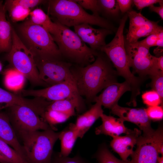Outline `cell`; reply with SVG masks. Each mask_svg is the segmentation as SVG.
I'll return each instance as SVG.
<instances>
[{"label":"cell","instance_id":"cell-1","mask_svg":"<svg viewBox=\"0 0 163 163\" xmlns=\"http://www.w3.org/2000/svg\"><path fill=\"white\" fill-rule=\"evenodd\" d=\"M99 52L94 62L85 66L71 69L79 95L93 101L103 89L117 82L118 76L110 61L104 53Z\"/></svg>","mask_w":163,"mask_h":163},{"label":"cell","instance_id":"cell-2","mask_svg":"<svg viewBox=\"0 0 163 163\" xmlns=\"http://www.w3.org/2000/svg\"><path fill=\"white\" fill-rule=\"evenodd\" d=\"M48 2L49 14L56 21L63 25L69 27L88 24L115 30L108 20L100 16L89 14L74 0H51Z\"/></svg>","mask_w":163,"mask_h":163},{"label":"cell","instance_id":"cell-3","mask_svg":"<svg viewBox=\"0 0 163 163\" xmlns=\"http://www.w3.org/2000/svg\"><path fill=\"white\" fill-rule=\"evenodd\" d=\"M126 14L120 21L115 35L111 41L101 48L104 53L113 64L118 75L123 77L129 85L132 94L139 93L142 79L135 76L131 72L126 53L123 30L128 18Z\"/></svg>","mask_w":163,"mask_h":163},{"label":"cell","instance_id":"cell-4","mask_svg":"<svg viewBox=\"0 0 163 163\" xmlns=\"http://www.w3.org/2000/svg\"><path fill=\"white\" fill-rule=\"evenodd\" d=\"M55 22L58 25L59 30L53 37L62 58L81 66H85L94 62L99 51L88 47L68 27Z\"/></svg>","mask_w":163,"mask_h":163},{"label":"cell","instance_id":"cell-5","mask_svg":"<svg viewBox=\"0 0 163 163\" xmlns=\"http://www.w3.org/2000/svg\"><path fill=\"white\" fill-rule=\"evenodd\" d=\"M60 132L52 129L21 135L27 160L30 163H50L54 146Z\"/></svg>","mask_w":163,"mask_h":163},{"label":"cell","instance_id":"cell-6","mask_svg":"<svg viewBox=\"0 0 163 163\" xmlns=\"http://www.w3.org/2000/svg\"><path fill=\"white\" fill-rule=\"evenodd\" d=\"M6 59L13 68L22 74L32 85L49 86L40 78L33 53L13 28L11 47Z\"/></svg>","mask_w":163,"mask_h":163},{"label":"cell","instance_id":"cell-7","mask_svg":"<svg viewBox=\"0 0 163 163\" xmlns=\"http://www.w3.org/2000/svg\"><path fill=\"white\" fill-rule=\"evenodd\" d=\"M21 32L34 55H44L62 58L51 34L43 27L27 21Z\"/></svg>","mask_w":163,"mask_h":163},{"label":"cell","instance_id":"cell-8","mask_svg":"<svg viewBox=\"0 0 163 163\" xmlns=\"http://www.w3.org/2000/svg\"><path fill=\"white\" fill-rule=\"evenodd\" d=\"M40 79L49 86L66 81L75 82L72 64L62 58L34 55Z\"/></svg>","mask_w":163,"mask_h":163},{"label":"cell","instance_id":"cell-9","mask_svg":"<svg viewBox=\"0 0 163 163\" xmlns=\"http://www.w3.org/2000/svg\"><path fill=\"white\" fill-rule=\"evenodd\" d=\"M8 108L7 114L15 131L21 136L22 135L40 130L54 128L48 124L40 116L31 108L24 106L13 105Z\"/></svg>","mask_w":163,"mask_h":163},{"label":"cell","instance_id":"cell-10","mask_svg":"<svg viewBox=\"0 0 163 163\" xmlns=\"http://www.w3.org/2000/svg\"><path fill=\"white\" fill-rule=\"evenodd\" d=\"M20 91L23 96L41 97L49 101L69 99L75 104L78 112L83 108L81 96L78 91L75 82L66 81L42 89H22Z\"/></svg>","mask_w":163,"mask_h":163},{"label":"cell","instance_id":"cell-11","mask_svg":"<svg viewBox=\"0 0 163 163\" xmlns=\"http://www.w3.org/2000/svg\"><path fill=\"white\" fill-rule=\"evenodd\" d=\"M136 148L130 155L132 163H158L159 150L163 146V131L159 127L152 133L138 137Z\"/></svg>","mask_w":163,"mask_h":163},{"label":"cell","instance_id":"cell-12","mask_svg":"<svg viewBox=\"0 0 163 163\" xmlns=\"http://www.w3.org/2000/svg\"><path fill=\"white\" fill-rule=\"evenodd\" d=\"M125 45L130 67L142 79L149 76L155 57L150 53V48L142 45L138 41L130 43L125 39Z\"/></svg>","mask_w":163,"mask_h":163},{"label":"cell","instance_id":"cell-13","mask_svg":"<svg viewBox=\"0 0 163 163\" xmlns=\"http://www.w3.org/2000/svg\"><path fill=\"white\" fill-rule=\"evenodd\" d=\"M111 113L119 117L123 121H127L136 125L143 131V134L153 132L151 120L148 117L145 108H132L120 106L118 104L111 109Z\"/></svg>","mask_w":163,"mask_h":163},{"label":"cell","instance_id":"cell-14","mask_svg":"<svg viewBox=\"0 0 163 163\" xmlns=\"http://www.w3.org/2000/svg\"><path fill=\"white\" fill-rule=\"evenodd\" d=\"M74 32L85 43L93 50L100 51L106 44L105 39L113 31L105 28L95 29L91 25L83 24L74 27Z\"/></svg>","mask_w":163,"mask_h":163},{"label":"cell","instance_id":"cell-15","mask_svg":"<svg viewBox=\"0 0 163 163\" xmlns=\"http://www.w3.org/2000/svg\"><path fill=\"white\" fill-rule=\"evenodd\" d=\"M131 91L129 84L126 81L119 83H112L105 88L98 96L93 100L94 102H98L105 108L111 109L118 104V102L122 96L126 92Z\"/></svg>","mask_w":163,"mask_h":163},{"label":"cell","instance_id":"cell-16","mask_svg":"<svg viewBox=\"0 0 163 163\" xmlns=\"http://www.w3.org/2000/svg\"><path fill=\"white\" fill-rule=\"evenodd\" d=\"M141 134L140 130L135 128L126 136L113 138L110 145L113 150L119 155L122 160L127 161L128 157L133 153V147Z\"/></svg>","mask_w":163,"mask_h":163},{"label":"cell","instance_id":"cell-17","mask_svg":"<svg viewBox=\"0 0 163 163\" xmlns=\"http://www.w3.org/2000/svg\"><path fill=\"white\" fill-rule=\"evenodd\" d=\"M0 139L8 145L28 161L23 147L18 140L8 115L1 112Z\"/></svg>","mask_w":163,"mask_h":163},{"label":"cell","instance_id":"cell-18","mask_svg":"<svg viewBox=\"0 0 163 163\" xmlns=\"http://www.w3.org/2000/svg\"><path fill=\"white\" fill-rule=\"evenodd\" d=\"M102 123L96 128V135L103 134L113 138L120 136L122 133H129L132 130L126 127L124 121L120 118H117L103 113L101 116Z\"/></svg>","mask_w":163,"mask_h":163},{"label":"cell","instance_id":"cell-19","mask_svg":"<svg viewBox=\"0 0 163 163\" xmlns=\"http://www.w3.org/2000/svg\"><path fill=\"white\" fill-rule=\"evenodd\" d=\"M103 113L101 104L98 102L92 106L88 111L77 118L75 127L78 138H82L95 121Z\"/></svg>","mask_w":163,"mask_h":163},{"label":"cell","instance_id":"cell-20","mask_svg":"<svg viewBox=\"0 0 163 163\" xmlns=\"http://www.w3.org/2000/svg\"><path fill=\"white\" fill-rule=\"evenodd\" d=\"M6 10L0 1V52H9L12 45V28L6 18Z\"/></svg>","mask_w":163,"mask_h":163},{"label":"cell","instance_id":"cell-21","mask_svg":"<svg viewBox=\"0 0 163 163\" xmlns=\"http://www.w3.org/2000/svg\"><path fill=\"white\" fill-rule=\"evenodd\" d=\"M78 138V133L74 123H70L67 128L60 132L59 139L61 142L60 155L63 156H68Z\"/></svg>","mask_w":163,"mask_h":163},{"label":"cell","instance_id":"cell-22","mask_svg":"<svg viewBox=\"0 0 163 163\" xmlns=\"http://www.w3.org/2000/svg\"><path fill=\"white\" fill-rule=\"evenodd\" d=\"M30 19L27 21L29 23L40 26L46 30L52 36L56 35L59 30L56 22H53L49 16L40 8L31 11Z\"/></svg>","mask_w":163,"mask_h":163},{"label":"cell","instance_id":"cell-23","mask_svg":"<svg viewBox=\"0 0 163 163\" xmlns=\"http://www.w3.org/2000/svg\"><path fill=\"white\" fill-rule=\"evenodd\" d=\"M163 30L162 27L157 22L148 20L144 25L130 32H128L125 40L130 43L138 41L141 37L157 34Z\"/></svg>","mask_w":163,"mask_h":163},{"label":"cell","instance_id":"cell-24","mask_svg":"<svg viewBox=\"0 0 163 163\" xmlns=\"http://www.w3.org/2000/svg\"><path fill=\"white\" fill-rule=\"evenodd\" d=\"M25 78L22 74L16 69H9L5 73V85L10 90L20 91L24 84Z\"/></svg>","mask_w":163,"mask_h":163},{"label":"cell","instance_id":"cell-25","mask_svg":"<svg viewBox=\"0 0 163 163\" xmlns=\"http://www.w3.org/2000/svg\"><path fill=\"white\" fill-rule=\"evenodd\" d=\"M76 109V106L74 102L69 99H64L53 101L47 107L46 110H56L68 114L71 117L75 115V110Z\"/></svg>","mask_w":163,"mask_h":163},{"label":"cell","instance_id":"cell-26","mask_svg":"<svg viewBox=\"0 0 163 163\" xmlns=\"http://www.w3.org/2000/svg\"><path fill=\"white\" fill-rule=\"evenodd\" d=\"M0 151L10 163H30L14 149L1 139Z\"/></svg>","mask_w":163,"mask_h":163},{"label":"cell","instance_id":"cell-27","mask_svg":"<svg viewBox=\"0 0 163 163\" xmlns=\"http://www.w3.org/2000/svg\"><path fill=\"white\" fill-rule=\"evenodd\" d=\"M94 157L98 163H132L131 160L125 161L118 159L105 146L100 149Z\"/></svg>","mask_w":163,"mask_h":163},{"label":"cell","instance_id":"cell-28","mask_svg":"<svg viewBox=\"0 0 163 163\" xmlns=\"http://www.w3.org/2000/svg\"><path fill=\"white\" fill-rule=\"evenodd\" d=\"M71 116L69 115L58 111L49 110L46 111L43 118L50 126L56 129L54 125L62 123Z\"/></svg>","mask_w":163,"mask_h":163},{"label":"cell","instance_id":"cell-29","mask_svg":"<svg viewBox=\"0 0 163 163\" xmlns=\"http://www.w3.org/2000/svg\"><path fill=\"white\" fill-rule=\"evenodd\" d=\"M5 6L6 10L7 9L9 11L11 19L14 22L24 20L30 15L31 12L30 9L19 5Z\"/></svg>","mask_w":163,"mask_h":163},{"label":"cell","instance_id":"cell-30","mask_svg":"<svg viewBox=\"0 0 163 163\" xmlns=\"http://www.w3.org/2000/svg\"><path fill=\"white\" fill-rule=\"evenodd\" d=\"M101 9V12L108 16H113L117 15L120 12V9L117 0H98Z\"/></svg>","mask_w":163,"mask_h":163},{"label":"cell","instance_id":"cell-31","mask_svg":"<svg viewBox=\"0 0 163 163\" xmlns=\"http://www.w3.org/2000/svg\"><path fill=\"white\" fill-rule=\"evenodd\" d=\"M127 14L129 19L128 32L144 25L149 20L140 13H137L133 10L129 11Z\"/></svg>","mask_w":163,"mask_h":163},{"label":"cell","instance_id":"cell-32","mask_svg":"<svg viewBox=\"0 0 163 163\" xmlns=\"http://www.w3.org/2000/svg\"><path fill=\"white\" fill-rule=\"evenodd\" d=\"M50 163H89L79 155L73 157H65L61 155L59 152H53Z\"/></svg>","mask_w":163,"mask_h":163},{"label":"cell","instance_id":"cell-33","mask_svg":"<svg viewBox=\"0 0 163 163\" xmlns=\"http://www.w3.org/2000/svg\"><path fill=\"white\" fill-rule=\"evenodd\" d=\"M142 98L144 103L148 107L159 106L163 102L159 94L153 90L145 92Z\"/></svg>","mask_w":163,"mask_h":163},{"label":"cell","instance_id":"cell-34","mask_svg":"<svg viewBox=\"0 0 163 163\" xmlns=\"http://www.w3.org/2000/svg\"><path fill=\"white\" fill-rule=\"evenodd\" d=\"M149 77L152 81L150 86L152 90L159 95L162 101L163 100V71H160Z\"/></svg>","mask_w":163,"mask_h":163},{"label":"cell","instance_id":"cell-35","mask_svg":"<svg viewBox=\"0 0 163 163\" xmlns=\"http://www.w3.org/2000/svg\"><path fill=\"white\" fill-rule=\"evenodd\" d=\"M46 2V1L40 0H6L4 5L7 6L19 5L30 9Z\"/></svg>","mask_w":163,"mask_h":163},{"label":"cell","instance_id":"cell-36","mask_svg":"<svg viewBox=\"0 0 163 163\" xmlns=\"http://www.w3.org/2000/svg\"><path fill=\"white\" fill-rule=\"evenodd\" d=\"M83 8L91 10L93 14L99 16L101 9L98 0H74Z\"/></svg>","mask_w":163,"mask_h":163},{"label":"cell","instance_id":"cell-37","mask_svg":"<svg viewBox=\"0 0 163 163\" xmlns=\"http://www.w3.org/2000/svg\"><path fill=\"white\" fill-rule=\"evenodd\" d=\"M145 109L147 114L151 120L159 121L163 119V109L161 106H150Z\"/></svg>","mask_w":163,"mask_h":163},{"label":"cell","instance_id":"cell-38","mask_svg":"<svg viewBox=\"0 0 163 163\" xmlns=\"http://www.w3.org/2000/svg\"><path fill=\"white\" fill-rule=\"evenodd\" d=\"M133 3L138 10L150 7L154 4L163 2L161 0H133Z\"/></svg>","mask_w":163,"mask_h":163},{"label":"cell","instance_id":"cell-39","mask_svg":"<svg viewBox=\"0 0 163 163\" xmlns=\"http://www.w3.org/2000/svg\"><path fill=\"white\" fill-rule=\"evenodd\" d=\"M159 33L151 34L147 36L143 40L138 41V42L142 45L149 48L151 47L155 46L158 39Z\"/></svg>","mask_w":163,"mask_h":163},{"label":"cell","instance_id":"cell-40","mask_svg":"<svg viewBox=\"0 0 163 163\" xmlns=\"http://www.w3.org/2000/svg\"><path fill=\"white\" fill-rule=\"evenodd\" d=\"M120 10L122 13L128 12L133 3L131 0H117Z\"/></svg>","mask_w":163,"mask_h":163},{"label":"cell","instance_id":"cell-41","mask_svg":"<svg viewBox=\"0 0 163 163\" xmlns=\"http://www.w3.org/2000/svg\"><path fill=\"white\" fill-rule=\"evenodd\" d=\"M159 6H155L152 5L149 7L150 10L158 14L161 18L163 19V2L159 3Z\"/></svg>","mask_w":163,"mask_h":163},{"label":"cell","instance_id":"cell-42","mask_svg":"<svg viewBox=\"0 0 163 163\" xmlns=\"http://www.w3.org/2000/svg\"><path fill=\"white\" fill-rule=\"evenodd\" d=\"M155 46L158 47H163V30L158 33V37Z\"/></svg>","mask_w":163,"mask_h":163},{"label":"cell","instance_id":"cell-43","mask_svg":"<svg viewBox=\"0 0 163 163\" xmlns=\"http://www.w3.org/2000/svg\"><path fill=\"white\" fill-rule=\"evenodd\" d=\"M0 162L10 163L9 161L2 154L0 151Z\"/></svg>","mask_w":163,"mask_h":163},{"label":"cell","instance_id":"cell-44","mask_svg":"<svg viewBox=\"0 0 163 163\" xmlns=\"http://www.w3.org/2000/svg\"><path fill=\"white\" fill-rule=\"evenodd\" d=\"M158 163H163V156H159L158 159Z\"/></svg>","mask_w":163,"mask_h":163},{"label":"cell","instance_id":"cell-45","mask_svg":"<svg viewBox=\"0 0 163 163\" xmlns=\"http://www.w3.org/2000/svg\"><path fill=\"white\" fill-rule=\"evenodd\" d=\"M2 65L1 62H0V72H1V71H2Z\"/></svg>","mask_w":163,"mask_h":163},{"label":"cell","instance_id":"cell-46","mask_svg":"<svg viewBox=\"0 0 163 163\" xmlns=\"http://www.w3.org/2000/svg\"><path fill=\"white\" fill-rule=\"evenodd\" d=\"M5 107V106H4V107L2 106L1 105H0V110H2V109L3 108Z\"/></svg>","mask_w":163,"mask_h":163}]
</instances>
